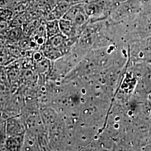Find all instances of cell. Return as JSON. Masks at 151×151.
<instances>
[{"mask_svg": "<svg viewBox=\"0 0 151 151\" xmlns=\"http://www.w3.org/2000/svg\"><path fill=\"white\" fill-rule=\"evenodd\" d=\"M73 39L68 38L62 33L48 38L42 45V51L44 55L50 60L58 58L67 53L73 44Z\"/></svg>", "mask_w": 151, "mask_h": 151, "instance_id": "6da1fadb", "label": "cell"}, {"mask_svg": "<svg viewBox=\"0 0 151 151\" xmlns=\"http://www.w3.org/2000/svg\"><path fill=\"white\" fill-rule=\"evenodd\" d=\"M85 3H78L71 6L62 18L72 22L78 29L86 25L90 17L86 12Z\"/></svg>", "mask_w": 151, "mask_h": 151, "instance_id": "7a4b0ae2", "label": "cell"}, {"mask_svg": "<svg viewBox=\"0 0 151 151\" xmlns=\"http://www.w3.org/2000/svg\"><path fill=\"white\" fill-rule=\"evenodd\" d=\"M26 127L20 115L11 116L5 123L6 135L7 137L25 134Z\"/></svg>", "mask_w": 151, "mask_h": 151, "instance_id": "3957f363", "label": "cell"}, {"mask_svg": "<svg viewBox=\"0 0 151 151\" xmlns=\"http://www.w3.org/2000/svg\"><path fill=\"white\" fill-rule=\"evenodd\" d=\"M59 25L60 32L67 37L74 39L77 36L78 29L76 27L72 22L61 18L59 21Z\"/></svg>", "mask_w": 151, "mask_h": 151, "instance_id": "277c9868", "label": "cell"}, {"mask_svg": "<svg viewBox=\"0 0 151 151\" xmlns=\"http://www.w3.org/2000/svg\"><path fill=\"white\" fill-rule=\"evenodd\" d=\"M25 134L7 137L5 140V148L7 151L22 150Z\"/></svg>", "mask_w": 151, "mask_h": 151, "instance_id": "5b68a950", "label": "cell"}, {"mask_svg": "<svg viewBox=\"0 0 151 151\" xmlns=\"http://www.w3.org/2000/svg\"><path fill=\"white\" fill-rule=\"evenodd\" d=\"M37 140L35 138V133L29 130H26L24 143L22 148V151H32L36 150L37 147Z\"/></svg>", "mask_w": 151, "mask_h": 151, "instance_id": "8992f818", "label": "cell"}, {"mask_svg": "<svg viewBox=\"0 0 151 151\" xmlns=\"http://www.w3.org/2000/svg\"><path fill=\"white\" fill-rule=\"evenodd\" d=\"M16 60L11 54L9 49L0 47V66L5 67Z\"/></svg>", "mask_w": 151, "mask_h": 151, "instance_id": "52a82bcc", "label": "cell"}, {"mask_svg": "<svg viewBox=\"0 0 151 151\" xmlns=\"http://www.w3.org/2000/svg\"><path fill=\"white\" fill-rule=\"evenodd\" d=\"M47 38L52 37L60 32L59 22L57 20H50L45 25Z\"/></svg>", "mask_w": 151, "mask_h": 151, "instance_id": "ba28073f", "label": "cell"}, {"mask_svg": "<svg viewBox=\"0 0 151 151\" xmlns=\"http://www.w3.org/2000/svg\"><path fill=\"white\" fill-rule=\"evenodd\" d=\"M22 35V30L19 28L14 29L11 30H10L7 34V37L9 40L12 42H15L18 41Z\"/></svg>", "mask_w": 151, "mask_h": 151, "instance_id": "9c48e42d", "label": "cell"}, {"mask_svg": "<svg viewBox=\"0 0 151 151\" xmlns=\"http://www.w3.org/2000/svg\"><path fill=\"white\" fill-rule=\"evenodd\" d=\"M69 1H70L71 2H75L77 4H78V3H82V1H84L85 0H69Z\"/></svg>", "mask_w": 151, "mask_h": 151, "instance_id": "30bf717a", "label": "cell"}]
</instances>
